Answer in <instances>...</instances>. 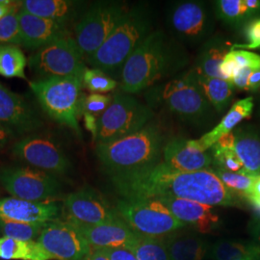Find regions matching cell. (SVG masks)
I'll return each mask as SVG.
<instances>
[{
    "label": "cell",
    "instance_id": "1",
    "mask_svg": "<svg viewBox=\"0 0 260 260\" xmlns=\"http://www.w3.org/2000/svg\"><path fill=\"white\" fill-rule=\"evenodd\" d=\"M114 189L122 200L177 198L210 206H233L235 194L223 185L212 169L180 172L164 162L136 171L110 174Z\"/></svg>",
    "mask_w": 260,
    "mask_h": 260
},
{
    "label": "cell",
    "instance_id": "2",
    "mask_svg": "<svg viewBox=\"0 0 260 260\" xmlns=\"http://www.w3.org/2000/svg\"><path fill=\"white\" fill-rule=\"evenodd\" d=\"M187 62V53L177 41L162 30L152 31L123 65L121 91L128 94L140 93L179 72Z\"/></svg>",
    "mask_w": 260,
    "mask_h": 260
},
{
    "label": "cell",
    "instance_id": "3",
    "mask_svg": "<svg viewBox=\"0 0 260 260\" xmlns=\"http://www.w3.org/2000/svg\"><path fill=\"white\" fill-rule=\"evenodd\" d=\"M152 12L148 5L138 4L127 10L121 22L114 29L93 55L87 58L93 69L121 79V71L126 60L142 42L152 32Z\"/></svg>",
    "mask_w": 260,
    "mask_h": 260
},
{
    "label": "cell",
    "instance_id": "4",
    "mask_svg": "<svg viewBox=\"0 0 260 260\" xmlns=\"http://www.w3.org/2000/svg\"><path fill=\"white\" fill-rule=\"evenodd\" d=\"M164 135L154 122L121 139L96 144L95 153L108 175L136 171L159 163Z\"/></svg>",
    "mask_w": 260,
    "mask_h": 260
},
{
    "label": "cell",
    "instance_id": "5",
    "mask_svg": "<svg viewBox=\"0 0 260 260\" xmlns=\"http://www.w3.org/2000/svg\"><path fill=\"white\" fill-rule=\"evenodd\" d=\"M146 95L149 105L161 106L181 121L192 124H202L213 114V107L198 82L193 69L167 83L152 87Z\"/></svg>",
    "mask_w": 260,
    "mask_h": 260
},
{
    "label": "cell",
    "instance_id": "6",
    "mask_svg": "<svg viewBox=\"0 0 260 260\" xmlns=\"http://www.w3.org/2000/svg\"><path fill=\"white\" fill-rule=\"evenodd\" d=\"M82 77L53 76L29 82L42 109L60 124L67 125L81 137L78 116L81 113Z\"/></svg>",
    "mask_w": 260,
    "mask_h": 260
},
{
    "label": "cell",
    "instance_id": "7",
    "mask_svg": "<svg viewBox=\"0 0 260 260\" xmlns=\"http://www.w3.org/2000/svg\"><path fill=\"white\" fill-rule=\"evenodd\" d=\"M154 117L149 105L125 93L113 95L109 107L98 121L96 144L109 143L138 132Z\"/></svg>",
    "mask_w": 260,
    "mask_h": 260
},
{
    "label": "cell",
    "instance_id": "8",
    "mask_svg": "<svg viewBox=\"0 0 260 260\" xmlns=\"http://www.w3.org/2000/svg\"><path fill=\"white\" fill-rule=\"evenodd\" d=\"M116 209L134 233L148 237L164 238L186 225L157 199L121 200Z\"/></svg>",
    "mask_w": 260,
    "mask_h": 260
},
{
    "label": "cell",
    "instance_id": "9",
    "mask_svg": "<svg viewBox=\"0 0 260 260\" xmlns=\"http://www.w3.org/2000/svg\"><path fill=\"white\" fill-rule=\"evenodd\" d=\"M215 13L205 1H177L167 11L166 22L172 38L189 46L204 44L212 37Z\"/></svg>",
    "mask_w": 260,
    "mask_h": 260
},
{
    "label": "cell",
    "instance_id": "10",
    "mask_svg": "<svg viewBox=\"0 0 260 260\" xmlns=\"http://www.w3.org/2000/svg\"><path fill=\"white\" fill-rule=\"evenodd\" d=\"M124 4L101 1L87 10L75 26V39L87 58L103 46L127 12Z\"/></svg>",
    "mask_w": 260,
    "mask_h": 260
},
{
    "label": "cell",
    "instance_id": "11",
    "mask_svg": "<svg viewBox=\"0 0 260 260\" xmlns=\"http://www.w3.org/2000/svg\"><path fill=\"white\" fill-rule=\"evenodd\" d=\"M75 37L70 33L58 38L29 57L28 65L41 78L53 76L83 77L86 67Z\"/></svg>",
    "mask_w": 260,
    "mask_h": 260
},
{
    "label": "cell",
    "instance_id": "12",
    "mask_svg": "<svg viewBox=\"0 0 260 260\" xmlns=\"http://www.w3.org/2000/svg\"><path fill=\"white\" fill-rule=\"evenodd\" d=\"M0 183L14 198L44 203L59 195L62 189L57 177L32 167L0 168Z\"/></svg>",
    "mask_w": 260,
    "mask_h": 260
},
{
    "label": "cell",
    "instance_id": "13",
    "mask_svg": "<svg viewBox=\"0 0 260 260\" xmlns=\"http://www.w3.org/2000/svg\"><path fill=\"white\" fill-rule=\"evenodd\" d=\"M13 154L32 168L52 176H65L73 167L61 145L46 135H28L16 142Z\"/></svg>",
    "mask_w": 260,
    "mask_h": 260
},
{
    "label": "cell",
    "instance_id": "14",
    "mask_svg": "<svg viewBox=\"0 0 260 260\" xmlns=\"http://www.w3.org/2000/svg\"><path fill=\"white\" fill-rule=\"evenodd\" d=\"M63 211L67 221L75 225H98L120 217L116 207L91 187H83L67 196Z\"/></svg>",
    "mask_w": 260,
    "mask_h": 260
},
{
    "label": "cell",
    "instance_id": "15",
    "mask_svg": "<svg viewBox=\"0 0 260 260\" xmlns=\"http://www.w3.org/2000/svg\"><path fill=\"white\" fill-rule=\"evenodd\" d=\"M37 242L56 260H83L92 251L79 229L68 221L47 223Z\"/></svg>",
    "mask_w": 260,
    "mask_h": 260
},
{
    "label": "cell",
    "instance_id": "16",
    "mask_svg": "<svg viewBox=\"0 0 260 260\" xmlns=\"http://www.w3.org/2000/svg\"><path fill=\"white\" fill-rule=\"evenodd\" d=\"M0 122L17 134L31 133L42 127L43 121L29 103L0 83Z\"/></svg>",
    "mask_w": 260,
    "mask_h": 260
},
{
    "label": "cell",
    "instance_id": "17",
    "mask_svg": "<svg viewBox=\"0 0 260 260\" xmlns=\"http://www.w3.org/2000/svg\"><path fill=\"white\" fill-rule=\"evenodd\" d=\"M164 163L180 172H199L210 169L212 156L203 149L198 140L175 138L169 141L163 149Z\"/></svg>",
    "mask_w": 260,
    "mask_h": 260
},
{
    "label": "cell",
    "instance_id": "18",
    "mask_svg": "<svg viewBox=\"0 0 260 260\" xmlns=\"http://www.w3.org/2000/svg\"><path fill=\"white\" fill-rule=\"evenodd\" d=\"M63 208L54 202L34 203L17 198L0 199V220L21 223L59 221Z\"/></svg>",
    "mask_w": 260,
    "mask_h": 260
},
{
    "label": "cell",
    "instance_id": "19",
    "mask_svg": "<svg viewBox=\"0 0 260 260\" xmlns=\"http://www.w3.org/2000/svg\"><path fill=\"white\" fill-rule=\"evenodd\" d=\"M159 201L167 206L177 220L193 226L199 233H210L220 223L213 206L177 198H163Z\"/></svg>",
    "mask_w": 260,
    "mask_h": 260
},
{
    "label": "cell",
    "instance_id": "20",
    "mask_svg": "<svg viewBox=\"0 0 260 260\" xmlns=\"http://www.w3.org/2000/svg\"><path fill=\"white\" fill-rule=\"evenodd\" d=\"M85 239L94 249L124 248L129 250L136 233L121 217L98 225H76Z\"/></svg>",
    "mask_w": 260,
    "mask_h": 260
},
{
    "label": "cell",
    "instance_id": "21",
    "mask_svg": "<svg viewBox=\"0 0 260 260\" xmlns=\"http://www.w3.org/2000/svg\"><path fill=\"white\" fill-rule=\"evenodd\" d=\"M19 19L21 46L31 50L37 51L69 33L67 28L55 21L31 15L23 10H19Z\"/></svg>",
    "mask_w": 260,
    "mask_h": 260
},
{
    "label": "cell",
    "instance_id": "22",
    "mask_svg": "<svg viewBox=\"0 0 260 260\" xmlns=\"http://www.w3.org/2000/svg\"><path fill=\"white\" fill-rule=\"evenodd\" d=\"M233 46L222 36H212L206 40L197 56L194 72L197 75L223 79L220 66L225 55L232 51Z\"/></svg>",
    "mask_w": 260,
    "mask_h": 260
},
{
    "label": "cell",
    "instance_id": "23",
    "mask_svg": "<svg viewBox=\"0 0 260 260\" xmlns=\"http://www.w3.org/2000/svg\"><path fill=\"white\" fill-rule=\"evenodd\" d=\"M177 232L163 238L170 260H204L209 254L210 246L205 238Z\"/></svg>",
    "mask_w": 260,
    "mask_h": 260
},
{
    "label": "cell",
    "instance_id": "24",
    "mask_svg": "<svg viewBox=\"0 0 260 260\" xmlns=\"http://www.w3.org/2000/svg\"><path fill=\"white\" fill-rule=\"evenodd\" d=\"M78 5V2L69 0H24L20 2V9L67 28L75 19Z\"/></svg>",
    "mask_w": 260,
    "mask_h": 260
},
{
    "label": "cell",
    "instance_id": "25",
    "mask_svg": "<svg viewBox=\"0 0 260 260\" xmlns=\"http://www.w3.org/2000/svg\"><path fill=\"white\" fill-rule=\"evenodd\" d=\"M212 7L217 19L233 27L260 16V0H217Z\"/></svg>",
    "mask_w": 260,
    "mask_h": 260
},
{
    "label": "cell",
    "instance_id": "26",
    "mask_svg": "<svg viewBox=\"0 0 260 260\" xmlns=\"http://www.w3.org/2000/svg\"><path fill=\"white\" fill-rule=\"evenodd\" d=\"M252 110L253 99L251 96L237 101L219 124H217L213 129L207 132L203 137L198 139L200 146L205 150L212 148L223 136L231 133L240 121L250 118Z\"/></svg>",
    "mask_w": 260,
    "mask_h": 260
},
{
    "label": "cell",
    "instance_id": "27",
    "mask_svg": "<svg viewBox=\"0 0 260 260\" xmlns=\"http://www.w3.org/2000/svg\"><path fill=\"white\" fill-rule=\"evenodd\" d=\"M233 150L247 174L260 176V137L248 129L233 131Z\"/></svg>",
    "mask_w": 260,
    "mask_h": 260
},
{
    "label": "cell",
    "instance_id": "28",
    "mask_svg": "<svg viewBox=\"0 0 260 260\" xmlns=\"http://www.w3.org/2000/svg\"><path fill=\"white\" fill-rule=\"evenodd\" d=\"M0 258L5 260H53L38 242L0 237Z\"/></svg>",
    "mask_w": 260,
    "mask_h": 260
},
{
    "label": "cell",
    "instance_id": "29",
    "mask_svg": "<svg viewBox=\"0 0 260 260\" xmlns=\"http://www.w3.org/2000/svg\"><path fill=\"white\" fill-rule=\"evenodd\" d=\"M197 79L214 110L218 113L223 112L233 99L234 92L233 83L222 78L201 75H197Z\"/></svg>",
    "mask_w": 260,
    "mask_h": 260
},
{
    "label": "cell",
    "instance_id": "30",
    "mask_svg": "<svg viewBox=\"0 0 260 260\" xmlns=\"http://www.w3.org/2000/svg\"><path fill=\"white\" fill-rule=\"evenodd\" d=\"M212 260H260V245L222 240L210 248Z\"/></svg>",
    "mask_w": 260,
    "mask_h": 260
},
{
    "label": "cell",
    "instance_id": "31",
    "mask_svg": "<svg viewBox=\"0 0 260 260\" xmlns=\"http://www.w3.org/2000/svg\"><path fill=\"white\" fill-rule=\"evenodd\" d=\"M27 59L18 46L0 45V75L6 78L26 79Z\"/></svg>",
    "mask_w": 260,
    "mask_h": 260
},
{
    "label": "cell",
    "instance_id": "32",
    "mask_svg": "<svg viewBox=\"0 0 260 260\" xmlns=\"http://www.w3.org/2000/svg\"><path fill=\"white\" fill-rule=\"evenodd\" d=\"M129 251L137 260H170L163 238H153L136 233Z\"/></svg>",
    "mask_w": 260,
    "mask_h": 260
},
{
    "label": "cell",
    "instance_id": "33",
    "mask_svg": "<svg viewBox=\"0 0 260 260\" xmlns=\"http://www.w3.org/2000/svg\"><path fill=\"white\" fill-rule=\"evenodd\" d=\"M48 223H21L0 220V234L3 237L21 241H34Z\"/></svg>",
    "mask_w": 260,
    "mask_h": 260
},
{
    "label": "cell",
    "instance_id": "34",
    "mask_svg": "<svg viewBox=\"0 0 260 260\" xmlns=\"http://www.w3.org/2000/svg\"><path fill=\"white\" fill-rule=\"evenodd\" d=\"M215 175L220 178L223 185L226 186L231 191L237 192L244 197L250 192L252 183L256 176H251L248 174L233 173L220 168H214Z\"/></svg>",
    "mask_w": 260,
    "mask_h": 260
},
{
    "label": "cell",
    "instance_id": "35",
    "mask_svg": "<svg viewBox=\"0 0 260 260\" xmlns=\"http://www.w3.org/2000/svg\"><path fill=\"white\" fill-rule=\"evenodd\" d=\"M19 8L16 4L9 14L0 20V45L21 46Z\"/></svg>",
    "mask_w": 260,
    "mask_h": 260
},
{
    "label": "cell",
    "instance_id": "36",
    "mask_svg": "<svg viewBox=\"0 0 260 260\" xmlns=\"http://www.w3.org/2000/svg\"><path fill=\"white\" fill-rule=\"evenodd\" d=\"M82 82L84 86L93 93H109L118 85L117 80L106 75L99 69H87L84 72Z\"/></svg>",
    "mask_w": 260,
    "mask_h": 260
},
{
    "label": "cell",
    "instance_id": "37",
    "mask_svg": "<svg viewBox=\"0 0 260 260\" xmlns=\"http://www.w3.org/2000/svg\"><path fill=\"white\" fill-rule=\"evenodd\" d=\"M211 149L213 160L212 165L215 168H220L233 173L247 174L240 159L236 155L233 149L220 147L218 144H215Z\"/></svg>",
    "mask_w": 260,
    "mask_h": 260
},
{
    "label": "cell",
    "instance_id": "38",
    "mask_svg": "<svg viewBox=\"0 0 260 260\" xmlns=\"http://www.w3.org/2000/svg\"><path fill=\"white\" fill-rule=\"evenodd\" d=\"M113 96L102 93H91L82 101L81 112L89 113L95 117L102 116L111 104Z\"/></svg>",
    "mask_w": 260,
    "mask_h": 260
},
{
    "label": "cell",
    "instance_id": "39",
    "mask_svg": "<svg viewBox=\"0 0 260 260\" xmlns=\"http://www.w3.org/2000/svg\"><path fill=\"white\" fill-rule=\"evenodd\" d=\"M244 34L247 39V44L240 45L235 44L232 47V50L235 48L243 49H257L260 48V18H255L248 21L244 27Z\"/></svg>",
    "mask_w": 260,
    "mask_h": 260
},
{
    "label": "cell",
    "instance_id": "40",
    "mask_svg": "<svg viewBox=\"0 0 260 260\" xmlns=\"http://www.w3.org/2000/svg\"><path fill=\"white\" fill-rule=\"evenodd\" d=\"M238 69L251 68L252 70H260V55L247 50H232L230 51Z\"/></svg>",
    "mask_w": 260,
    "mask_h": 260
},
{
    "label": "cell",
    "instance_id": "41",
    "mask_svg": "<svg viewBox=\"0 0 260 260\" xmlns=\"http://www.w3.org/2000/svg\"><path fill=\"white\" fill-rule=\"evenodd\" d=\"M110 260H137L132 251L124 248L102 249Z\"/></svg>",
    "mask_w": 260,
    "mask_h": 260
},
{
    "label": "cell",
    "instance_id": "42",
    "mask_svg": "<svg viewBox=\"0 0 260 260\" xmlns=\"http://www.w3.org/2000/svg\"><path fill=\"white\" fill-rule=\"evenodd\" d=\"M245 198L251 203L254 207H258L260 205V176H256L252 183L250 192Z\"/></svg>",
    "mask_w": 260,
    "mask_h": 260
},
{
    "label": "cell",
    "instance_id": "43",
    "mask_svg": "<svg viewBox=\"0 0 260 260\" xmlns=\"http://www.w3.org/2000/svg\"><path fill=\"white\" fill-rule=\"evenodd\" d=\"M17 135L18 134L14 130L0 122V149L6 147L11 141L16 138Z\"/></svg>",
    "mask_w": 260,
    "mask_h": 260
},
{
    "label": "cell",
    "instance_id": "44",
    "mask_svg": "<svg viewBox=\"0 0 260 260\" xmlns=\"http://www.w3.org/2000/svg\"><path fill=\"white\" fill-rule=\"evenodd\" d=\"M83 115L85 126H86L87 129L93 134V138L95 140L96 134H98V121H99V119L94 115L89 114V113H83Z\"/></svg>",
    "mask_w": 260,
    "mask_h": 260
},
{
    "label": "cell",
    "instance_id": "45",
    "mask_svg": "<svg viewBox=\"0 0 260 260\" xmlns=\"http://www.w3.org/2000/svg\"><path fill=\"white\" fill-rule=\"evenodd\" d=\"M260 89V70H254L249 76L247 91H257Z\"/></svg>",
    "mask_w": 260,
    "mask_h": 260
},
{
    "label": "cell",
    "instance_id": "46",
    "mask_svg": "<svg viewBox=\"0 0 260 260\" xmlns=\"http://www.w3.org/2000/svg\"><path fill=\"white\" fill-rule=\"evenodd\" d=\"M12 3L13 2L9 0H0V20L5 18L15 7L16 4H12Z\"/></svg>",
    "mask_w": 260,
    "mask_h": 260
},
{
    "label": "cell",
    "instance_id": "47",
    "mask_svg": "<svg viewBox=\"0 0 260 260\" xmlns=\"http://www.w3.org/2000/svg\"><path fill=\"white\" fill-rule=\"evenodd\" d=\"M83 260H110L106 254L103 252L102 249L92 248L91 252L84 258Z\"/></svg>",
    "mask_w": 260,
    "mask_h": 260
},
{
    "label": "cell",
    "instance_id": "48",
    "mask_svg": "<svg viewBox=\"0 0 260 260\" xmlns=\"http://www.w3.org/2000/svg\"><path fill=\"white\" fill-rule=\"evenodd\" d=\"M251 233L253 237L260 243V216L256 217L252 221V225H251ZM260 245V244H259Z\"/></svg>",
    "mask_w": 260,
    "mask_h": 260
},
{
    "label": "cell",
    "instance_id": "49",
    "mask_svg": "<svg viewBox=\"0 0 260 260\" xmlns=\"http://www.w3.org/2000/svg\"><path fill=\"white\" fill-rule=\"evenodd\" d=\"M257 209H258V210H260V205L259 206H258V207H257Z\"/></svg>",
    "mask_w": 260,
    "mask_h": 260
}]
</instances>
